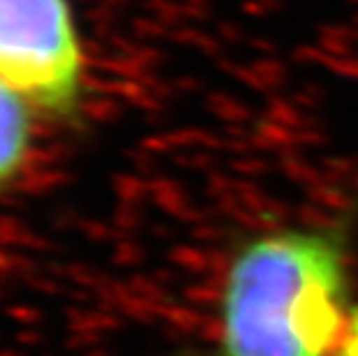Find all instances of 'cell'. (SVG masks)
I'll list each match as a JSON object with an SVG mask.
<instances>
[{"label": "cell", "mask_w": 358, "mask_h": 356, "mask_svg": "<svg viewBox=\"0 0 358 356\" xmlns=\"http://www.w3.org/2000/svg\"><path fill=\"white\" fill-rule=\"evenodd\" d=\"M342 227H278L236 245L220 290L222 356H329L347 329Z\"/></svg>", "instance_id": "cell-1"}, {"label": "cell", "mask_w": 358, "mask_h": 356, "mask_svg": "<svg viewBox=\"0 0 358 356\" xmlns=\"http://www.w3.org/2000/svg\"><path fill=\"white\" fill-rule=\"evenodd\" d=\"M0 81L37 109L77 107L83 54L67 0H0Z\"/></svg>", "instance_id": "cell-2"}, {"label": "cell", "mask_w": 358, "mask_h": 356, "mask_svg": "<svg viewBox=\"0 0 358 356\" xmlns=\"http://www.w3.org/2000/svg\"><path fill=\"white\" fill-rule=\"evenodd\" d=\"M30 104L0 81V190L24 169L30 150Z\"/></svg>", "instance_id": "cell-3"}, {"label": "cell", "mask_w": 358, "mask_h": 356, "mask_svg": "<svg viewBox=\"0 0 358 356\" xmlns=\"http://www.w3.org/2000/svg\"><path fill=\"white\" fill-rule=\"evenodd\" d=\"M335 356H358V308L352 313V317H349L345 336L340 340L338 354Z\"/></svg>", "instance_id": "cell-4"}]
</instances>
